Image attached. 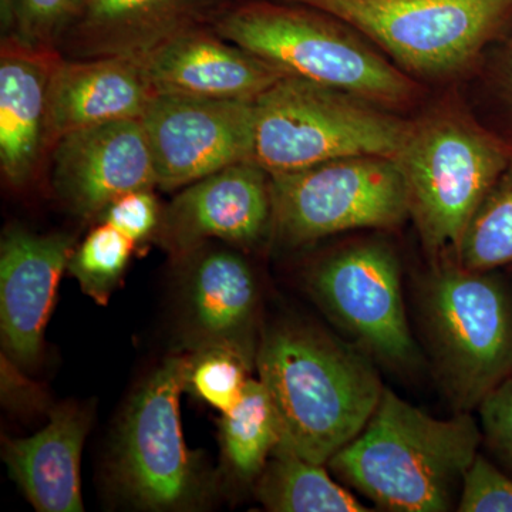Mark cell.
<instances>
[{
	"label": "cell",
	"mask_w": 512,
	"mask_h": 512,
	"mask_svg": "<svg viewBox=\"0 0 512 512\" xmlns=\"http://www.w3.org/2000/svg\"><path fill=\"white\" fill-rule=\"evenodd\" d=\"M255 360L281 421L279 443L323 466L365 429L384 390L362 352L302 323L265 330Z\"/></svg>",
	"instance_id": "cell-1"
},
{
	"label": "cell",
	"mask_w": 512,
	"mask_h": 512,
	"mask_svg": "<svg viewBox=\"0 0 512 512\" xmlns=\"http://www.w3.org/2000/svg\"><path fill=\"white\" fill-rule=\"evenodd\" d=\"M163 208L153 190L128 192L113 202L101 215V222L113 225L134 244L157 234Z\"/></svg>",
	"instance_id": "cell-28"
},
{
	"label": "cell",
	"mask_w": 512,
	"mask_h": 512,
	"mask_svg": "<svg viewBox=\"0 0 512 512\" xmlns=\"http://www.w3.org/2000/svg\"><path fill=\"white\" fill-rule=\"evenodd\" d=\"M434 365L460 412L478 409L512 377V296L493 271L443 262L420 288Z\"/></svg>",
	"instance_id": "cell-6"
},
{
	"label": "cell",
	"mask_w": 512,
	"mask_h": 512,
	"mask_svg": "<svg viewBox=\"0 0 512 512\" xmlns=\"http://www.w3.org/2000/svg\"><path fill=\"white\" fill-rule=\"evenodd\" d=\"M157 94L254 101L285 74L210 26H195L143 56Z\"/></svg>",
	"instance_id": "cell-16"
},
{
	"label": "cell",
	"mask_w": 512,
	"mask_h": 512,
	"mask_svg": "<svg viewBox=\"0 0 512 512\" xmlns=\"http://www.w3.org/2000/svg\"><path fill=\"white\" fill-rule=\"evenodd\" d=\"M187 376L188 356L164 360L128 403L117 431L113 477L121 494L143 510H190L204 498L201 464L181 429Z\"/></svg>",
	"instance_id": "cell-9"
},
{
	"label": "cell",
	"mask_w": 512,
	"mask_h": 512,
	"mask_svg": "<svg viewBox=\"0 0 512 512\" xmlns=\"http://www.w3.org/2000/svg\"><path fill=\"white\" fill-rule=\"evenodd\" d=\"M134 247L136 244L119 229L101 222L74 249L67 269L87 296L106 305L126 272Z\"/></svg>",
	"instance_id": "cell-24"
},
{
	"label": "cell",
	"mask_w": 512,
	"mask_h": 512,
	"mask_svg": "<svg viewBox=\"0 0 512 512\" xmlns=\"http://www.w3.org/2000/svg\"><path fill=\"white\" fill-rule=\"evenodd\" d=\"M453 256L470 271L512 265V163L474 214Z\"/></svg>",
	"instance_id": "cell-23"
},
{
	"label": "cell",
	"mask_w": 512,
	"mask_h": 512,
	"mask_svg": "<svg viewBox=\"0 0 512 512\" xmlns=\"http://www.w3.org/2000/svg\"><path fill=\"white\" fill-rule=\"evenodd\" d=\"M410 127L353 94L285 76L254 101L252 163L275 174L339 158L396 160Z\"/></svg>",
	"instance_id": "cell-4"
},
{
	"label": "cell",
	"mask_w": 512,
	"mask_h": 512,
	"mask_svg": "<svg viewBox=\"0 0 512 512\" xmlns=\"http://www.w3.org/2000/svg\"><path fill=\"white\" fill-rule=\"evenodd\" d=\"M12 6L13 0H0V22L6 33L9 32L10 23H12Z\"/></svg>",
	"instance_id": "cell-31"
},
{
	"label": "cell",
	"mask_w": 512,
	"mask_h": 512,
	"mask_svg": "<svg viewBox=\"0 0 512 512\" xmlns=\"http://www.w3.org/2000/svg\"><path fill=\"white\" fill-rule=\"evenodd\" d=\"M477 410L485 443L512 471V377L485 397Z\"/></svg>",
	"instance_id": "cell-29"
},
{
	"label": "cell",
	"mask_w": 512,
	"mask_h": 512,
	"mask_svg": "<svg viewBox=\"0 0 512 512\" xmlns=\"http://www.w3.org/2000/svg\"><path fill=\"white\" fill-rule=\"evenodd\" d=\"M183 328L192 349L221 346L255 357L258 284L247 259L229 248L195 249L181 258Z\"/></svg>",
	"instance_id": "cell-15"
},
{
	"label": "cell",
	"mask_w": 512,
	"mask_h": 512,
	"mask_svg": "<svg viewBox=\"0 0 512 512\" xmlns=\"http://www.w3.org/2000/svg\"><path fill=\"white\" fill-rule=\"evenodd\" d=\"M504 86L512 101V40L507 50L504 62Z\"/></svg>",
	"instance_id": "cell-30"
},
{
	"label": "cell",
	"mask_w": 512,
	"mask_h": 512,
	"mask_svg": "<svg viewBox=\"0 0 512 512\" xmlns=\"http://www.w3.org/2000/svg\"><path fill=\"white\" fill-rule=\"evenodd\" d=\"M271 231L269 174L254 163H241L181 188L163 208L156 235L170 254L181 259L211 239L255 247Z\"/></svg>",
	"instance_id": "cell-13"
},
{
	"label": "cell",
	"mask_w": 512,
	"mask_h": 512,
	"mask_svg": "<svg viewBox=\"0 0 512 512\" xmlns=\"http://www.w3.org/2000/svg\"><path fill=\"white\" fill-rule=\"evenodd\" d=\"M483 431L470 412L441 420L384 389L356 439L329 460L340 480L380 510H456Z\"/></svg>",
	"instance_id": "cell-2"
},
{
	"label": "cell",
	"mask_w": 512,
	"mask_h": 512,
	"mask_svg": "<svg viewBox=\"0 0 512 512\" xmlns=\"http://www.w3.org/2000/svg\"><path fill=\"white\" fill-rule=\"evenodd\" d=\"M60 50L28 45L12 33L0 42V170L10 187L32 183L46 146L47 90Z\"/></svg>",
	"instance_id": "cell-18"
},
{
	"label": "cell",
	"mask_w": 512,
	"mask_h": 512,
	"mask_svg": "<svg viewBox=\"0 0 512 512\" xmlns=\"http://www.w3.org/2000/svg\"><path fill=\"white\" fill-rule=\"evenodd\" d=\"M50 181L64 207L84 221L128 192L154 190L156 170L141 120L73 131L50 151Z\"/></svg>",
	"instance_id": "cell-12"
},
{
	"label": "cell",
	"mask_w": 512,
	"mask_h": 512,
	"mask_svg": "<svg viewBox=\"0 0 512 512\" xmlns=\"http://www.w3.org/2000/svg\"><path fill=\"white\" fill-rule=\"evenodd\" d=\"M460 512H512V477L478 454L458 498Z\"/></svg>",
	"instance_id": "cell-27"
},
{
	"label": "cell",
	"mask_w": 512,
	"mask_h": 512,
	"mask_svg": "<svg viewBox=\"0 0 512 512\" xmlns=\"http://www.w3.org/2000/svg\"><path fill=\"white\" fill-rule=\"evenodd\" d=\"M76 245L67 234L9 228L0 244V323L3 348L20 365L39 359L57 285Z\"/></svg>",
	"instance_id": "cell-14"
},
{
	"label": "cell",
	"mask_w": 512,
	"mask_h": 512,
	"mask_svg": "<svg viewBox=\"0 0 512 512\" xmlns=\"http://www.w3.org/2000/svg\"><path fill=\"white\" fill-rule=\"evenodd\" d=\"M218 35L299 77L380 107L409 103L413 80L384 60L339 19L285 0H244L220 8L211 20Z\"/></svg>",
	"instance_id": "cell-3"
},
{
	"label": "cell",
	"mask_w": 512,
	"mask_h": 512,
	"mask_svg": "<svg viewBox=\"0 0 512 512\" xmlns=\"http://www.w3.org/2000/svg\"><path fill=\"white\" fill-rule=\"evenodd\" d=\"M308 285L323 311L366 353L397 369L417 365L392 248L365 242L342 249L312 269Z\"/></svg>",
	"instance_id": "cell-10"
},
{
	"label": "cell",
	"mask_w": 512,
	"mask_h": 512,
	"mask_svg": "<svg viewBox=\"0 0 512 512\" xmlns=\"http://www.w3.org/2000/svg\"><path fill=\"white\" fill-rule=\"evenodd\" d=\"M220 430L231 473L245 483L255 481L282 439L278 412L261 380H248L239 402L222 413Z\"/></svg>",
	"instance_id": "cell-22"
},
{
	"label": "cell",
	"mask_w": 512,
	"mask_h": 512,
	"mask_svg": "<svg viewBox=\"0 0 512 512\" xmlns=\"http://www.w3.org/2000/svg\"><path fill=\"white\" fill-rule=\"evenodd\" d=\"M86 0H13L8 33L28 45L59 50Z\"/></svg>",
	"instance_id": "cell-26"
},
{
	"label": "cell",
	"mask_w": 512,
	"mask_h": 512,
	"mask_svg": "<svg viewBox=\"0 0 512 512\" xmlns=\"http://www.w3.org/2000/svg\"><path fill=\"white\" fill-rule=\"evenodd\" d=\"M254 101L156 94L140 120L157 188L181 190L231 165L252 163Z\"/></svg>",
	"instance_id": "cell-11"
},
{
	"label": "cell",
	"mask_w": 512,
	"mask_h": 512,
	"mask_svg": "<svg viewBox=\"0 0 512 512\" xmlns=\"http://www.w3.org/2000/svg\"><path fill=\"white\" fill-rule=\"evenodd\" d=\"M396 163L424 248L434 256L454 255L474 214L510 167L512 150L470 117L446 110L412 123Z\"/></svg>",
	"instance_id": "cell-5"
},
{
	"label": "cell",
	"mask_w": 512,
	"mask_h": 512,
	"mask_svg": "<svg viewBox=\"0 0 512 512\" xmlns=\"http://www.w3.org/2000/svg\"><path fill=\"white\" fill-rule=\"evenodd\" d=\"M251 359L237 350L210 346L188 355L187 387L205 403L227 413L239 402Z\"/></svg>",
	"instance_id": "cell-25"
},
{
	"label": "cell",
	"mask_w": 512,
	"mask_h": 512,
	"mask_svg": "<svg viewBox=\"0 0 512 512\" xmlns=\"http://www.w3.org/2000/svg\"><path fill=\"white\" fill-rule=\"evenodd\" d=\"M256 498L275 512H369L348 488L338 484L323 464L312 463L284 443L276 446L261 476Z\"/></svg>",
	"instance_id": "cell-21"
},
{
	"label": "cell",
	"mask_w": 512,
	"mask_h": 512,
	"mask_svg": "<svg viewBox=\"0 0 512 512\" xmlns=\"http://www.w3.org/2000/svg\"><path fill=\"white\" fill-rule=\"evenodd\" d=\"M92 416L77 404H62L45 429L8 441L5 463L30 504L40 512H82L80 460Z\"/></svg>",
	"instance_id": "cell-20"
},
{
	"label": "cell",
	"mask_w": 512,
	"mask_h": 512,
	"mask_svg": "<svg viewBox=\"0 0 512 512\" xmlns=\"http://www.w3.org/2000/svg\"><path fill=\"white\" fill-rule=\"evenodd\" d=\"M143 57H62L47 90L46 146L73 131L120 120H140L156 96Z\"/></svg>",
	"instance_id": "cell-17"
},
{
	"label": "cell",
	"mask_w": 512,
	"mask_h": 512,
	"mask_svg": "<svg viewBox=\"0 0 512 512\" xmlns=\"http://www.w3.org/2000/svg\"><path fill=\"white\" fill-rule=\"evenodd\" d=\"M217 0H86L67 30V59L143 57L184 30L214 18Z\"/></svg>",
	"instance_id": "cell-19"
},
{
	"label": "cell",
	"mask_w": 512,
	"mask_h": 512,
	"mask_svg": "<svg viewBox=\"0 0 512 512\" xmlns=\"http://www.w3.org/2000/svg\"><path fill=\"white\" fill-rule=\"evenodd\" d=\"M366 36L420 76L460 72L512 18V0H285Z\"/></svg>",
	"instance_id": "cell-8"
},
{
	"label": "cell",
	"mask_w": 512,
	"mask_h": 512,
	"mask_svg": "<svg viewBox=\"0 0 512 512\" xmlns=\"http://www.w3.org/2000/svg\"><path fill=\"white\" fill-rule=\"evenodd\" d=\"M272 231L288 248L353 229L396 228L410 217L409 194L392 158H339L269 174Z\"/></svg>",
	"instance_id": "cell-7"
}]
</instances>
